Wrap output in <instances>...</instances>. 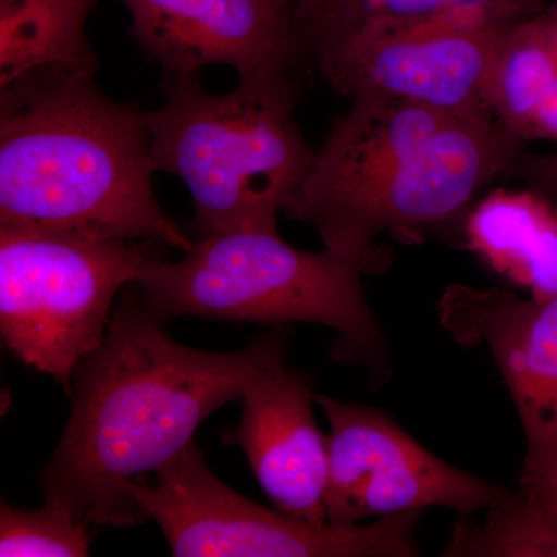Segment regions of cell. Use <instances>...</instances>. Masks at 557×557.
Listing matches in <instances>:
<instances>
[{
	"instance_id": "obj_1",
	"label": "cell",
	"mask_w": 557,
	"mask_h": 557,
	"mask_svg": "<svg viewBox=\"0 0 557 557\" xmlns=\"http://www.w3.org/2000/svg\"><path fill=\"white\" fill-rule=\"evenodd\" d=\"M287 358L273 330L237 351H205L172 339L135 284L121 292L104 339L73 376L72 412L40 472L44 504L94 527L146 522L131 486L182 453L215 410Z\"/></svg>"
},
{
	"instance_id": "obj_2",
	"label": "cell",
	"mask_w": 557,
	"mask_h": 557,
	"mask_svg": "<svg viewBox=\"0 0 557 557\" xmlns=\"http://www.w3.org/2000/svg\"><path fill=\"white\" fill-rule=\"evenodd\" d=\"M0 89V226L189 251L153 188L148 112L94 73L44 70Z\"/></svg>"
},
{
	"instance_id": "obj_3",
	"label": "cell",
	"mask_w": 557,
	"mask_h": 557,
	"mask_svg": "<svg viewBox=\"0 0 557 557\" xmlns=\"http://www.w3.org/2000/svg\"><path fill=\"white\" fill-rule=\"evenodd\" d=\"M163 89L148 112L150 156L188 188L194 234L277 231L317 153L295 120L300 95L244 81L209 94L199 76L164 78Z\"/></svg>"
},
{
	"instance_id": "obj_4",
	"label": "cell",
	"mask_w": 557,
	"mask_h": 557,
	"mask_svg": "<svg viewBox=\"0 0 557 557\" xmlns=\"http://www.w3.org/2000/svg\"><path fill=\"white\" fill-rule=\"evenodd\" d=\"M362 269L322 248L292 247L277 231H239L194 240L177 262L153 258L135 282L150 317L333 329L341 355L376 379L388 370L387 341L361 285Z\"/></svg>"
},
{
	"instance_id": "obj_5",
	"label": "cell",
	"mask_w": 557,
	"mask_h": 557,
	"mask_svg": "<svg viewBox=\"0 0 557 557\" xmlns=\"http://www.w3.org/2000/svg\"><path fill=\"white\" fill-rule=\"evenodd\" d=\"M153 256L139 242L0 226V333L22 364L72 397L108 332L115 299Z\"/></svg>"
},
{
	"instance_id": "obj_6",
	"label": "cell",
	"mask_w": 557,
	"mask_h": 557,
	"mask_svg": "<svg viewBox=\"0 0 557 557\" xmlns=\"http://www.w3.org/2000/svg\"><path fill=\"white\" fill-rule=\"evenodd\" d=\"M132 496L177 557H413L421 511L358 525H313L249 500L208 467L190 442Z\"/></svg>"
},
{
	"instance_id": "obj_7",
	"label": "cell",
	"mask_w": 557,
	"mask_h": 557,
	"mask_svg": "<svg viewBox=\"0 0 557 557\" xmlns=\"http://www.w3.org/2000/svg\"><path fill=\"white\" fill-rule=\"evenodd\" d=\"M527 146L494 113L458 115L307 225L324 249L364 270L381 234L465 220L479 194L505 177Z\"/></svg>"
},
{
	"instance_id": "obj_8",
	"label": "cell",
	"mask_w": 557,
	"mask_h": 557,
	"mask_svg": "<svg viewBox=\"0 0 557 557\" xmlns=\"http://www.w3.org/2000/svg\"><path fill=\"white\" fill-rule=\"evenodd\" d=\"M330 432L329 523L358 525L426 508L487 512L518 494L461 471L421 446L383 410L314 394Z\"/></svg>"
},
{
	"instance_id": "obj_9",
	"label": "cell",
	"mask_w": 557,
	"mask_h": 557,
	"mask_svg": "<svg viewBox=\"0 0 557 557\" xmlns=\"http://www.w3.org/2000/svg\"><path fill=\"white\" fill-rule=\"evenodd\" d=\"M509 25L443 20L359 33L313 67L348 100L387 97L450 113H493L491 78Z\"/></svg>"
},
{
	"instance_id": "obj_10",
	"label": "cell",
	"mask_w": 557,
	"mask_h": 557,
	"mask_svg": "<svg viewBox=\"0 0 557 557\" xmlns=\"http://www.w3.org/2000/svg\"><path fill=\"white\" fill-rule=\"evenodd\" d=\"M443 329L463 347H485L525 434L520 493L541 504L557 483V296L453 284L438 300Z\"/></svg>"
},
{
	"instance_id": "obj_11",
	"label": "cell",
	"mask_w": 557,
	"mask_h": 557,
	"mask_svg": "<svg viewBox=\"0 0 557 557\" xmlns=\"http://www.w3.org/2000/svg\"><path fill=\"white\" fill-rule=\"evenodd\" d=\"M131 35L164 78L233 69L239 81L302 94L310 58L285 0H123Z\"/></svg>"
},
{
	"instance_id": "obj_12",
	"label": "cell",
	"mask_w": 557,
	"mask_h": 557,
	"mask_svg": "<svg viewBox=\"0 0 557 557\" xmlns=\"http://www.w3.org/2000/svg\"><path fill=\"white\" fill-rule=\"evenodd\" d=\"M240 401L239 423L223 434V442L244 449L278 511L327 525L329 445L314 418L309 380L282 358L249 384Z\"/></svg>"
},
{
	"instance_id": "obj_13",
	"label": "cell",
	"mask_w": 557,
	"mask_h": 557,
	"mask_svg": "<svg viewBox=\"0 0 557 557\" xmlns=\"http://www.w3.org/2000/svg\"><path fill=\"white\" fill-rule=\"evenodd\" d=\"M465 240L491 269L530 293L557 296V208L533 190L494 193L468 212Z\"/></svg>"
},
{
	"instance_id": "obj_14",
	"label": "cell",
	"mask_w": 557,
	"mask_h": 557,
	"mask_svg": "<svg viewBox=\"0 0 557 557\" xmlns=\"http://www.w3.org/2000/svg\"><path fill=\"white\" fill-rule=\"evenodd\" d=\"M542 0H295L293 24L311 64L359 33L442 20L509 24L544 10Z\"/></svg>"
},
{
	"instance_id": "obj_15",
	"label": "cell",
	"mask_w": 557,
	"mask_h": 557,
	"mask_svg": "<svg viewBox=\"0 0 557 557\" xmlns=\"http://www.w3.org/2000/svg\"><path fill=\"white\" fill-rule=\"evenodd\" d=\"M101 0H0V87L44 70L100 69L87 22Z\"/></svg>"
},
{
	"instance_id": "obj_16",
	"label": "cell",
	"mask_w": 557,
	"mask_h": 557,
	"mask_svg": "<svg viewBox=\"0 0 557 557\" xmlns=\"http://www.w3.org/2000/svg\"><path fill=\"white\" fill-rule=\"evenodd\" d=\"M557 89V9H544L509 25L502 36L490 108L525 141Z\"/></svg>"
},
{
	"instance_id": "obj_17",
	"label": "cell",
	"mask_w": 557,
	"mask_h": 557,
	"mask_svg": "<svg viewBox=\"0 0 557 557\" xmlns=\"http://www.w3.org/2000/svg\"><path fill=\"white\" fill-rule=\"evenodd\" d=\"M486 515L483 525L457 528L445 556H557L555 531L522 493Z\"/></svg>"
},
{
	"instance_id": "obj_18",
	"label": "cell",
	"mask_w": 557,
	"mask_h": 557,
	"mask_svg": "<svg viewBox=\"0 0 557 557\" xmlns=\"http://www.w3.org/2000/svg\"><path fill=\"white\" fill-rule=\"evenodd\" d=\"M89 525L65 509L44 504L35 511L0 508V556L84 557L89 555Z\"/></svg>"
},
{
	"instance_id": "obj_19",
	"label": "cell",
	"mask_w": 557,
	"mask_h": 557,
	"mask_svg": "<svg viewBox=\"0 0 557 557\" xmlns=\"http://www.w3.org/2000/svg\"><path fill=\"white\" fill-rule=\"evenodd\" d=\"M505 177L520 180L528 189L557 208V152L548 156L523 152Z\"/></svg>"
},
{
	"instance_id": "obj_20",
	"label": "cell",
	"mask_w": 557,
	"mask_h": 557,
	"mask_svg": "<svg viewBox=\"0 0 557 557\" xmlns=\"http://www.w3.org/2000/svg\"><path fill=\"white\" fill-rule=\"evenodd\" d=\"M534 139L557 141V89L552 100L542 110L541 115L537 116L536 123H534L533 131H531V141H534Z\"/></svg>"
},
{
	"instance_id": "obj_21",
	"label": "cell",
	"mask_w": 557,
	"mask_h": 557,
	"mask_svg": "<svg viewBox=\"0 0 557 557\" xmlns=\"http://www.w3.org/2000/svg\"><path fill=\"white\" fill-rule=\"evenodd\" d=\"M537 507L542 509V512H544L545 518L548 520L549 527L553 528L557 536V483L555 487H553L552 493H549Z\"/></svg>"
},
{
	"instance_id": "obj_22",
	"label": "cell",
	"mask_w": 557,
	"mask_h": 557,
	"mask_svg": "<svg viewBox=\"0 0 557 557\" xmlns=\"http://www.w3.org/2000/svg\"><path fill=\"white\" fill-rule=\"evenodd\" d=\"M285 2H288L289 5H293V2H295V0H285Z\"/></svg>"
}]
</instances>
